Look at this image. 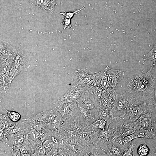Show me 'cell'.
<instances>
[{
	"mask_svg": "<svg viewBox=\"0 0 156 156\" xmlns=\"http://www.w3.org/2000/svg\"><path fill=\"white\" fill-rule=\"evenodd\" d=\"M136 100L135 98L127 90L123 94L117 93L113 107L111 109L113 115L116 118L122 116Z\"/></svg>",
	"mask_w": 156,
	"mask_h": 156,
	"instance_id": "cell-3",
	"label": "cell"
},
{
	"mask_svg": "<svg viewBox=\"0 0 156 156\" xmlns=\"http://www.w3.org/2000/svg\"><path fill=\"white\" fill-rule=\"evenodd\" d=\"M16 55L13 56H0V75H6L9 73Z\"/></svg>",
	"mask_w": 156,
	"mask_h": 156,
	"instance_id": "cell-21",
	"label": "cell"
},
{
	"mask_svg": "<svg viewBox=\"0 0 156 156\" xmlns=\"http://www.w3.org/2000/svg\"><path fill=\"white\" fill-rule=\"evenodd\" d=\"M2 107L6 111L8 118L13 122H17L20 119L21 116L18 113L16 112L8 111L2 106Z\"/></svg>",
	"mask_w": 156,
	"mask_h": 156,
	"instance_id": "cell-34",
	"label": "cell"
},
{
	"mask_svg": "<svg viewBox=\"0 0 156 156\" xmlns=\"http://www.w3.org/2000/svg\"><path fill=\"white\" fill-rule=\"evenodd\" d=\"M99 115L105 122L107 128L109 127L110 124L114 122L116 118L113 115L111 110L100 109Z\"/></svg>",
	"mask_w": 156,
	"mask_h": 156,
	"instance_id": "cell-28",
	"label": "cell"
},
{
	"mask_svg": "<svg viewBox=\"0 0 156 156\" xmlns=\"http://www.w3.org/2000/svg\"><path fill=\"white\" fill-rule=\"evenodd\" d=\"M0 102L1 100L7 93L12 80L8 74L0 75Z\"/></svg>",
	"mask_w": 156,
	"mask_h": 156,
	"instance_id": "cell-25",
	"label": "cell"
},
{
	"mask_svg": "<svg viewBox=\"0 0 156 156\" xmlns=\"http://www.w3.org/2000/svg\"><path fill=\"white\" fill-rule=\"evenodd\" d=\"M155 127L156 128V117H155V119L154 121V125L153 126Z\"/></svg>",
	"mask_w": 156,
	"mask_h": 156,
	"instance_id": "cell-42",
	"label": "cell"
},
{
	"mask_svg": "<svg viewBox=\"0 0 156 156\" xmlns=\"http://www.w3.org/2000/svg\"><path fill=\"white\" fill-rule=\"evenodd\" d=\"M95 73L88 69H78L76 70L73 79L74 82L80 83L88 90L95 83L94 81Z\"/></svg>",
	"mask_w": 156,
	"mask_h": 156,
	"instance_id": "cell-5",
	"label": "cell"
},
{
	"mask_svg": "<svg viewBox=\"0 0 156 156\" xmlns=\"http://www.w3.org/2000/svg\"><path fill=\"white\" fill-rule=\"evenodd\" d=\"M17 49L12 47L8 42L0 40V55H15Z\"/></svg>",
	"mask_w": 156,
	"mask_h": 156,
	"instance_id": "cell-27",
	"label": "cell"
},
{
	"mask_svg": "<svg viewBox=\"0 0 156 156\" xmlns=\"http://www.w3.org/2000/svg\"><path fill=\"white\" fill-rule=\"evenodd\" d=\"M31 3L38 6L45 12L52 14L55 6V0H29Z\"/></svg>",
	"mask_w": 156,
	"mask_h": 156,
	"instance_id": "cell-22",
	"label": "cell"
},
{
	"mask_svg": "<svg viewBox=\"0 0 156 156\" xmlns=\"http://www.w3.org/2000/svg\"><path fill=\"white\" fill-rule=\"evenodd\" d=\"M63 144H67L72 140L78 138L79 133L74 131L61 127L58 130Z\"/></svg>",
	"mask_w": 156,
	"mask_h": 156,
	"instance_id": "cell-23",
	"label": "cell"
},
{
	"mask_svg": "<svg viewBox=\"0 0 156 156\" xmlns=\"http://www.w3.org/2000/svg\"><path fill=\"white\" fill-rule=\"evenodd\" d=\"M88 91L91 93L99 103L103 93L102 89L95 84L90 88Z\"/></svg>",
	"mask_w": 156,
	"mask_h": 156,
	"instance_id": "cell-30",
	"label": "cell"
},
{
	"mask_svg": "<svg viewBox=\"0 0 156 156\" xmlns=\"http://www.w3.org/2000/svg\"><path fill=\"white\" fill-rule=\"evenodd\" d=\"M136 142H131L128 145L126 149L123 152V156H132L134 148L136 145Z\"/></svg>",
	"mask_w": 156,
	"mask_h": 156,
	"instance_id": "cell-36",
	"label": "cell"
},
{
	"mask_svg": "<svg viewBox=\"0 0 156 156\" xmlns=\"http://www.w3.org/2000/svg\"><path fill=\"white\" fill-rule=\"evenodd\" d=\"M138 138L135 133L124 137H118L115 139L116 145L123 152L126 149L129 144L134 139Z\"/></svg>",
	"mask_w": 156,
	"mask_h": 156,
	"instance_id": "cell-24",
	"label": "cell"
},
{
	"mask_svg": "<svg viewBox=\"0 0 156 156\" xmlns=\"http://www.w3.org/2000/svg\"><path fill=\"white\" fill-rule=\"evenodd\" d=\"M95 132L94 129L87 127L79 133V140L85 148L89 146L97 145L99 142Z\"/></svg>",
	"mask_w": 156,
	"mask_h": 156,
	"instance_id": "cell-9",
	"label": "cell"
},
{
	"mask_svg": "<svg viewBox=\"0 0 156 156\" xmlns=\"http://www.w3.org/2000/svg\"><path fill=\"white\" fill-rule=\"evenodd\" d=\"M85 6L83 7L80 10H75L73 12H60V14L63 15L65 18L71 19L74 16V14L78 13Z\"/></svg>",
	"mask_w": 156,
	"mask_h": 156,
	"instance_id": "cell-38",
	"label": "cell"
},
{
	"mask_svg": "<svg viewBox=\"0 0 156 156\" xmlns=\"http://www.w3.org/2000/svg\"><path fill=\"white\" fill-rule=\"evenodd\" d=\"M150 154L151 155L156 156V145Z\"/></svg>",
	"mask_w": 156,
	"mask_h": 156,
	"instance_id": "cell-41",
	"label": "cell"
},
{
	"mask_svg": "<svg viewBox=\"0 0 156 156\" xmlns=\"http://www.w3.org/2000/svg\"><path fill=\"white\" fill-rule=\"evenodd\" d=\"M78 113L86 127L91 125L100 117L99 111L88 109L79 106Z\"/></svg>",
	"mask_w": 156,
	"mask_h": 156,
	"instance_id": "cell-10",
	"label": "cell"
},
{
	"mask_svg": "<svg viewBox=\"0 0 156 156\" xmlns=\"http://www.w3.org/2000/svg\"><path fill=\"white\" fill-rule=\"evenodd\" d=\"M63 144L65 156H79L85 149L80 143L78 138Z\"/></svg>",
	"mask_w": 156,
	"mask_h": 156,
	"instance_id": "cell-13",
	"label": "cell"
},
{
	"mask_svg": "<svg viewBox=\"0 0 156 156\" xmlns=\"http://www.w3.org/2000/svg\"><path fill=\"white\" fill-rule=\"evenodd\" d=\"M61 127L78 133L86 128L80 119L78 113L64 121Z\"/></svg>",
	"mask_w": 156,
	"mask_h": 156,
	"instance_id": "cell-12",
	"label": "cell"
},
{
	"mask_svg": "<svg viewBox=\"0 0 156 156\" xmlns=\"http://www.w3.org/2000/svg\"><path fill=\"white\" fill-rule=\"evenodd\" d=\"M76 103L78 106L84 108L99 111V103L91 93L88 91L84 92L82 94Z\"/></svg>",
	"mask_w": 156,
	"mask_h": 156,
	"instance_id": "cell-8",
	"label": "cell"
},
{
	"mask_svg": "<svg viewBox=\"0 0 156 156\" xmlns=\"http://www.w3.org/2000/svg\"><path fill=\"white\" fill-rule=\"evenodd\" d=\"M151 73L153 79V87L155 92V98L156 102V67L152 66L151 67Z\"/></svg>",
	"mask_w": 156,
	"mask_h": 156,
	"instance_id": "cell-37",
	"label": "cell"
},
{
	"mask_svg": "<svg viewBox=\"0 0 156 156\" xmlns=\"http://www.w3.org/2000/svg\"><path fill=\"white\" fill-rule=\"evenodd\" d=\"M107 79L111 88H116L117 84L123 78L124 71L123 70L114 69L109 66L106 67Z\"/></svg>",
	"mask_w": 156,
	"mask_h": 156,
	"instance_id": "cell-16",
	"label": "cell"
},
{
	"mask_svg": "<svg viewBox=\"0 0 156 156\" xmlns=\"http://www.w3.org/2000/svg\"><path fill=\"white\" fill-rule=\"evenodd\" d=\"M138 154L140 156H146L149 153L150 149L146 144V142L140 144L137 149Z\"/></svg>",
	"mask_w": 156,
	"mask_h": 156,
	"instance_id": "cell-33",
	"label": "cell"
},
{
	"mask_svg": "<svg viewBox=\"0 0 156 156\" xmlns=\"http://www.w3.org/2000/svg\"><path fill=\"white\" fill-rule=\"evenodd\" d=\"M105 144L108 156H122L123 152L121 149L116 145L115 138H113L111 141Z\"/></svg>",
	"mask_w": 156,
	"mask_h": 156,
	"instance_id": "cell-26",
	"label": "cell"
},
{
	"mask_svg": "<svg viewBox=\"0 0 156 156\" xmlns=\"http://www.w3.org/2000/svg\"><path fill=\"white\" fill-rule=\"evenodd\" d=\"M86 91L80 83L75 82L71 88L57 101L61 103L76 102L80 98L82 94Z\"/></svg>",
	"mask_w": 156,
	"mask_h": 156,
	"instance_id": "cell-7",
	"label": "cell"
},
{
	"mask_svg": "<svg viewBox=\"0 0 156 156\" xmlns=\"http://www.w3.org/2000/svg\"><path fill=\"white\" fill-rule=\"evenodd\" d=\"M29 59L19 48L17 52L8 74L12 80L17 75L26 71L30 67Z\"/></svg>",
	"mask_w": 156,
	"mask_h": 156,
	"instance_id": "cell-4",
	"label": "cell"
},
{
	"mask_svg": "<svg viewBox=\"0 0 156 156\" xmlns=\"http://www.w3.org/2000/svg\"><path fill=\"white\" fill-rule=\"evenodd\" d=\"M156 109L155 99L150 100L140 99L135 101L131 105L126 113L122 116L116 118L119 122H125L131 124L142 115Z\"/></svg>",
	"mask_w": 156,
	"mask_h": 156,
	"instance_id": "cell-2",
	"label": "cell"
},
{
	"mask_svg": "<svg viewBox=\"0 0 156 156\" xmlns=\"http://www.w3.org/2000/svg\"><path fill=\"white\" fill-rule=\"evenodd\" d=\"M64 120L61 114L58 112L57 116L52 121L48 123L50 130H58L62 125Z\"/></svg>",
	"mask_w": 156,
	"mask_h": 156,
	"instance_id": "cell-29",
	"label": "cell"
},
{
	"mask_svg": "<svg viewBox=\"0 0 156 156\" xmlns=\"http://www.w3.org/2000/svg\"><path fill=\"white\" fill-rule=\"evenodd\" d=\"M52 109L60 113L64 121L78 113V106L76 102L61 103L57 101Z\"/></svg>",
	"mask_w": 156,
	"mask_h": 156,
	"instance_id": "cell-6",
	"label": "cell"
},
{
	"mask_svg": "<svg viewBox=\"0 0 156 156\" xmlns=\"http://www.w3.org/2000/svg\"><path fill=\"white\" fill-rule=\"evenodd\" d=\"M114 122L116 127L114 138L124 137L135 133L134 128L128 123L125 122Z\"/></svg>",
	"mask_w": 156,
	"mask_h": 156,
	"instance_id": "cell-15",
	"label": "cell"
},
{
	"mask_svg": "<svg viewBox=\"0 0 156 156\" xmlns=\"http://www.w3.org/2000/svg\"><path fill=\"white\" fill-rule=\"evenodd\" d=\"M144 60H150L153 62L152 66H155L156 62V43L154 44L153 47L148 53L144 55L142 58Z\"/></svg>",
	"mask_w": 156,
	"mask_h": 156,
	"instance_id": "cell-31",
	"label": "cell"
},
{
	"mask_svg": "<svg viewBox=\"0 0 156 156\" xmlns=\"http://www.w3.org/2000/svg\"><path fill=\"white\" fill-rule=\"evenodd\" d=\"M58 112L53 109L42 112L29 118L39 122L48 123L53 120L57 115Z\"/></svg>",
	"mask_w": 156,
	"mask_h": 156,
	"instance_id": "cell-19",
	"label": "cell"
},
{
	"mask_svg": "<svg viewBox=\"0 0 156 156\" xmlns=\"http://www.w3.org/2000/svg\"><path fill=\"white\" fill-rule=\"evenodd\" d=\"M153 83L150 68L146 73L136 74L129 77L126 83V90L129 91L137 100L155 99Z\"/></svg>",
	"mask_w": 156,
	"mask_h": 156,
	"instance_id": "cell-1",
	"label": "cell"
},
{
	"mask_svg": "<svg viewBox=\"0 0 156 156\" xmlns=\"http://www.w3.org/2000/svg\"><path fill=\"white\" fill-rule=\"evenodd\" d=\"M7 139L8 138L4 133L3 131L0 129V142Z\"/></svg>",
	"mask_w": 156,
	"mask_h": 156,
	"instance_id": "cell-40",
	"label": "cell"
},
{
	"mask_svg": "<svg viewBox=\"0 0 156 156\" xmlns=\"http://www.w3.org/2000/svg\"><path fill=\"white\" fill-rule=\"evenodd\" d=\"M79 156H108L106 146L98 144L86 147Z\"/></svg>",
	"mask_w": 156,
	"mask_h": 156,
	"instance_id": "cell-17",
	"label": "cell"
},
{
	"mask_svg": "<svg viewBox=\"0 0 156 156\" xmlns=\"http://www.w3.org/2000/svg\"><path fill=\"white\" fill-rule=\"evenodd\" d=\"M115 128L109 127L103 129H98L95 131L96 135L99 140L103 144L111 141L114 136Z\"/></svg>",
	"mask_w": 156,
	"mask_h": 156,
	"instance_id": "cell-20",
	"label": "cell"
},
{
	"mask_svg": "<svg viewBox=\"0 0 156 156\" xmlns=\"http://www.w3.org/2000/svg\"><path fill=\"white\" fill-rule=\"evenodd\" d=\"M88 127L90 128L100 129L107 128L105 122L101 117H99L98 119Z\"/></svg>",
	"mask_w": 156,
	"mask_h": 156,
	"instance_id": "cell-32",
	"label": "cell"
},
{
	"mask_svg": "<svg viewBox=\"0 0 156 156\" xmlns=\"http://www.w3.org/2000/svg\"><path fill=\"white\" fill-rule=\"evenodd\" d=\"M34 153L31 155H46V150L44 145H40L36 146L34 149Z\"/></svg>",
	"mask_w": 156,
	"mask_h": 156,
	"instance_id": "cell-35",
	"label": "cell"
},
{
	"mask_svg": "<svg viewBox=\"0 0 156 156\" xmlns=\"http://www.w3.org/2000/svg\"><path fill=\"white\" fill-rule=\"evenodd\" d=\"M61 23L63 24L64 25V30L67 27H68L69 29L70 28L73 29L71 25L70 18L65 17L63 19V22Z\"/></svg>",
	"mask_w": 156,
	"mask_h": 156,
	"instance_id": "cell-39",
	"label": "cell"
},
{
	"mask_svg": "<svg viewBox=\"0 0 156 156\" xmlns=\"http://www.w3.org/2000/svg\"><path fill=\"white\" fill-rule=\"evenodd\" d=\"M152 112L141 115L135 121L131 124L134 128L135 132L142 130H148L152 127L151 116Z\"/></svg>",
	"mask_w": 156,
	"mask_h": 156,
	"instance_id": "cell-14",
	"label": "cell"
},
{
	"mask_svg": "<svg viewBox=\"0 0 156 156\" xmlns=\"http://www.w3.org/2000/svg\"><path fill=\"white\" fill-rule=\"evenodd\" d=\"M117 94L115 88L110 89L104 92L99 103V109L111 110Z\"/></svg>",
	"mask_w": 156,
	"mask_h": 156,
	"instance_id": "cell-11",
	"label": "cell"
},
{
	"mask_svg": "<svg viewBox=\"0 0 156 156\" xmlns=\"http://www.w3.org/2000/svg\"><path fill=\"white\" fill-rule=\"evenodd\" d=\"M95 83L103 92L113 88H111L107 79V69L105 67L102 70L95 73L94 78Z\"/></svg>",
	"mask_w": 156,
	"mask_h": 156,
	"instance_id": "cell-18",
	"label": "cell"
}]
</instances>
